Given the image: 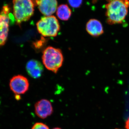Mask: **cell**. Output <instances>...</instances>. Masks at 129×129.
<instances>
[{
	"mask_svg": "<svg viewBox=\"0 0 129 129\" xmlns=\"http://www.w3.org/2000/svg\"><path fill=\"white\" fill-rule=\"evenodd\" d=\"M26 71L29 75L34 79L39 78L42 75L44 67L38 60H31L27 62Z\"/></svg>",
	"mask_w": 129,
	"mask_h": 129,
	"instance_id": "9c48e42d",
	"label": "cell"
},
{
	"mask_svg": "<svg viewBox=\"0 0 129 129\" xmlns=\"http://www.w3.org/2000/svg\"><path fill=\"white\" fill-rule=\"evenodd\" d=\"M31 129H50L47 125L41 122L36 123L32 126Z\"/></svg>",
	"mask_w": 129,
	"mask_h": 129,
	"instance_id": "4fadbf2b",
	"label": "cell"
},
{
	"mask_svg": "<svg viewBox=\"0 0 129 129\" xmlns=\"http://www.w3.org/2000/svg\"><path fill=\"white\" fill-rule=\"evenodd\" d=\"M43 63L47 69L56 73L62 65L63 57L60 49L52 47H47L42 57Z\"/></svg>",
	"mask_w": 129,
	"mask_h": 129,
	"instance_id": "3957f363",
	"label": "cell"
},
{
	"mask_svg": "<svg viewBox=\"0 0 129 129\" xmlns=\"http://www.w3.org/2000/svg\"><path fill=\"white\" fill-rule=\"evenodd\" d=\"M14 18L10 13V9L7 5L4 6L0 12V47L5 45L7 41L11 20Z\"/></svg>",
	"mask_w": 129,
	"mask_h": 129,
	"instance_id": "5b68a950",
	"label": "cell"
},
{
	"mask_svg": "<svg viewBox=\"0 0 129 129\" xmlns=\"http://www.w3.org/2000/svg\"><path fill=\"white\" fill-rule=\"evenodd\" d=\"M10 89L16 95L24 94L28 90L29 83L27 78L21 75H16L11 79L9 83Z\"/></svg>",
	"mask_w": 129,
	"mask_h": 129,
	"instance_id": "8992f818",
	"label": "cell"
},
{
	"mask_svg": "<svg viewBox=\"0 0 129 129\" xmlns=\"http://www.w3.org/2000/svg\"><path fill=\"white\" fill-rule=\"evenodd\" d=\"M86 30L88 34L94 37H98L104 33L102 24L99 20L91 19L86 24Z\"/></svg>",
	"mask_w": 129,
	"mask_h": 129,
	"instance_id": "30bf717a",
	"label": "cell"
},
{
	"mask_svg": "<svg viewBox=\"0 0 129 129\" xmlns=\"http://www.w3.org/2000/svg\"><path fill=\"white\" fill-rule=\"evenodd\" d=\"M57 16L61 20L67 21L72 15V11L67 5H61L58 7Z\"/></svg>",
	"mask_w": 129,
	"mask_h": 129,
	"instance_id": "8fae6325",
	"label": "cell"
},
{
	"mask_svg": "<svg viewBox=\"0 0 129 129\" xmlns=\"http://www.w3.org/2000/svg\"><path fill=\"white\" fill-rule=\"evenodd\" d=\"M105 8L107 23L111 25L120 24L128 14L129 0H109Z\"/></svg>",
	"mask_w": 129,
	"mask_h": 129,
	"instance_id": "6da1fadb",
	"label": "cell"
},
{
	"mask_svg": "<svg viewBox=\"0 0 129 129\" xmlns=\"http://www.w3.org/2000/svg\"><path fill=\"white\" fill-rule=\"evenodd\" d=\"M93 1H94L95 2V1H96V0H93Z\"/></svg>",
	"mask_w": 129,
	"mask_h": 129,
	"instance_id": "e0dca14e",
	"label": "cell"
},
{
	"mask_svg": "<svg viewBox=\"0 0 129 129\" xmlns=\"http://www.w3.org/2000/svg\"><path fill=\"white\" fill-rule=\"evenodd\" d=\"M37 30L44 37H55L60 29V25L55 16L43 17L36 24Z\"/></svg>",
	"mask_w": 129,
	"mask_h": 129,
	"instance_id": "277c9868",
	"label": "cell"
},
{
	"mask_svg": "<svg viewBox=\"0 0 129 129\" xmlns=\"http://www.w3.org/2000/svg\"><path fill=\"white\" fill-rule=\"evenodd\" d=\"M35 111L37 117L44 119L52 114L53 107L50 101L46 99H42L35 104Z\"/></svg>",
	"mask_w": 129,
	"mask_h": 129,
	"instance_id": "52a82bcc",
	"label": "cell"
},
{
	"mask_svg": "<svg viewBox=\"0 0 129 129\" xmlns=\"http://www.w3.org/2000/svg\"><path fill=\"white\" fill-rule=\"evenodd\" d=\"M40 11L46 16H51L57 8V0H36Z\"/></svg>",
	"mask_w": 129,
	"mask_h": 129,
	"instance_id": "ba28073f",
	"label": "cell"
},
{
	"mask_svg": "<svg viewBox=\"0 0 129 129\" xmlns=\"http://www.w3.org/2000/svg\"><path fill=\"white\" fill-rule=\"evenodd\" d=\"M20 95H15V98L16 99V100H19L20 99Z\"/></svg>",
	"mask_w": 129,
	"mask_h": 129,
	"instance_id": "9a60e30c",
	"label": "cell"
},
{
	"mask_svg": "<svg viewBox=\"0 0 129 129\" xmlns=\"http://www.w3.org/2000/svg\"><path fill=\"white\" fill-rule=\"evenodd\" d=\"M13 12L16 23L20 25L33 16L34 3L33 0H13Z\"/></svg>",
	"mask_w": 129,
	"mask_h": 129,
	"instance_id": "7a4b0ae2",
	"label": "cell"
},
{
	"mask_svg": "<svg viewBox=\"0 0 129 129\" xmlns=\"http://www.w3.org/2000/svg\"><path fill=\"white\" fill-rule=\"evenodd\" d=\"M61 129V128H58V127H56V128H53V129Z\"/></svg>",
	"mask_w": 129,
	"mask_h": 129,
	"instance_id": "2e32d148",
	"label": "cell"
},
{
	"mask_svg": "<svg viewBox=\"0 0 129 129\" xmlns=\"http://www.w3.org/2000/svg\"><path fill=\"white\" fill-rule=\"evenodd\" d=\"M125 128L126 129H129V117L125 122Z\"/></svg>",
	"mask_w": 129,
	"mask_h": 129,
	"instance_id": "5bb4252c",
	"label": "cell"
},
{
	"mask_svg": "<svg viewBox=\"0 0 129 129\" xmlns=\"http://www.w3.org/2000/svg\"></svg>",
	"mask_w": 129,
	"mask_h": 129,
	"instance_id": "ac0fdd59",
	"label": "cell"
},
{
	"mask_svg": "<svg viewBox=\"0 0 129 129\" xmlns=\"http://www.w3.org/2000/svg\"><path fill=\"white\" fill-rule=\"evenodd\" d=\"M70 5L74 8L80 7L82 4L83 0H68Z\"/></svg>",
	"mask_w": 129,
	"mask_h": 129,
	"instance_id": "7c38bea8",
	"label": "cell"
}]
</instances>
